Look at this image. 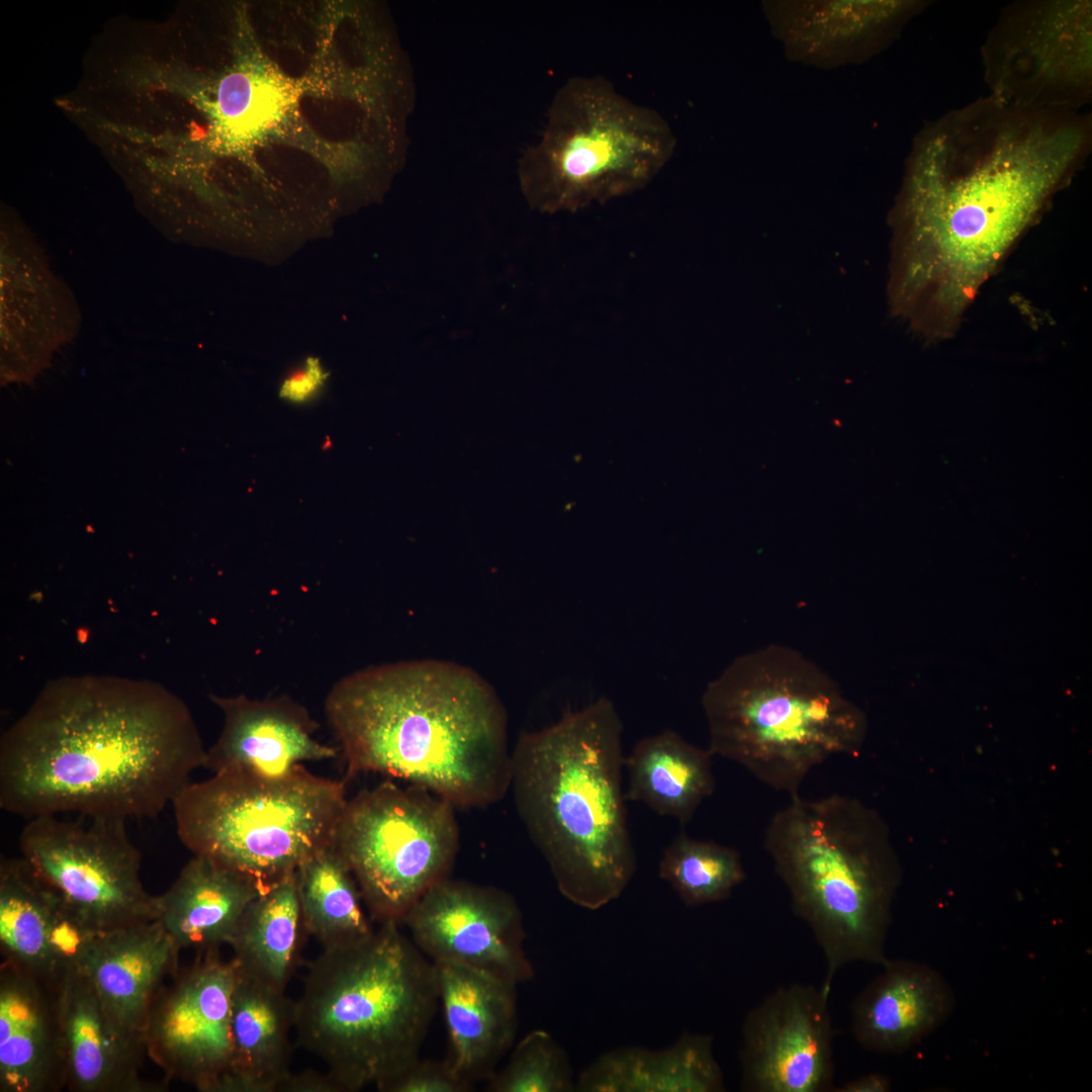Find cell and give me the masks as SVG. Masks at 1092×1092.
I'll list each match as a JSON object with an SVG mask.
<instances>
[{"instance_id": "1", "label": "cell", "mask_w": 1092, "mask_h": 1092, "mask_svg": "<svg viewBox=\"0 0 1092 1092\" xmlns=\"http://www.w3.org/2000/svg\"><path fill=\"white\" fill-rule=\"evenodd\" d=\"M1091 116L991 96L917 133L893 210L894 299L924 337H950L980 288L1091 149Z\"/></svg>"}, {"instance_id": "2", "label": "cell", "mask_w": 1092, "mask_h": 1092, "mask_svg": "<svg viewBox=\"0 0 1092 1092\" xmlns=\"http://www.w3.org/2000/svg\"><path fill=\"white\" fill-rule=\"evenodd\" d=\"M186 704L149 680L49 682L0 741V807L26 820L157 817L204 766Z\"/></svg>"}, {"instance_id": "3", "label": "cell", "mask_w": 1092, "mask_h": 1092, "mask_svg": "<svg viewBox=\"0 0 1092 1092\" xmlns=\"http://www.w3.org/2000/svg\"><path fill=\"white\" fill-rule=\"evenodd\" d=\"M325 713L345 781L378 772L454 807H485L511 788L506 710L467 666L437 659L370 665L333 686Z\"/></svg>"}, {"instance_id": "4", "label": "cell", "mask_w": 1092, "mask_h": 1092, "mask_svg": "<svg viewBox=\"0 0 1092 1092\" xmlns=\"http://www.w3.org/2000/svg\"><path fill=\"white\" fill-rule=\"evenodd\" d=\"M623 724L601 698L541 730L512 751L517 812L559 892L597 910L621 896L636 872L622 770Z\"/></svg>"}, {"instance_id": "5", "label": "cell", "mask_w": 1092, "mask_h": 1092, "mask_svg": "<svg viewBox=\"0 0 1092 1092\" xmlns=\"http://www.w3.org/2000/svg\"><path fill=\"white\" fill-rule=\"evenodd\" d=\"M385 922L364 941L324 949L295 1001L298 1044L340 1092L375 1087L420 1057L439 1003L435 965Z\"/></svg>"}, {"instance_id": "6", "label": "cell", "mask_w": 1092, "mask_h": 1092, "mask_svg": "<svg viewBox=\"0 0 1092 1092\" xmlns=\"http://www.w3.org/2000/svg\"><path fill=\"white\" fill-rule=\"evenodd\" d=\"M764 847L823 952L825 992L841 968L888 959L900 869L874 812L843 795L797 794L770 819Z\"/></svg>"}, {"instance_id": "7", "label": "cell", "mask_w": 1092, "mask_h": 1092, "mask_svg": "<svg viewBox=\"0 0 1092 1092\" xmlns=\"http://www.w3.org/2000/svg\"><path fill=\"white\" fill-rule=\"evenodd\" d=\"M702 706L711 753L790 797L814 767L855 754L867 731L863 712L835 680L781 645L735 658L709 682Z\"/></svg>"}, {"instance_id": "8", "label": "cell", "mask_w": 1092, "mask_h": 1092, "mask_svg": "<svg viewBox=\"0 0 1092 1092\" xmlns=\"http://www.w3.org/2000/svg\"><path fill=\"white\" fill-rule=\"evenodd\" d=\"M675 145L656 110L632 102L604 77H572L555 93L540 139L518 162L520 189L538 212H578L645 188Z\"/></svg>"}, {"instance_id": "9", "label": "cell", "mask_w": 1092, "mask_h": 1092, "mask_svg": "<svg viewBox=\"0 0 1092 1092\" xmlns=\"http://www.w3.org/2000/svg\"><path fill=\"white\" fill-rule=\"evenodd\" d=\"M345 783L303 765L283 776L216 772L174 799L176 831L192 854L267 888L333 844L348 802Z\"/></svg>"}, {"instance_id": "10", "label": "cell", "mask_w": 1092, "mask_h": 1092, "mask_svg": "<svg viewBox=\"0 0 1092 1092\" xmlns=\"http://www.w3.org/2000/svg\"><path fill=\"white\" fill-rule=\"evenodd\" d=\"M454 805L430 790L391 781L348 800L334 846L379 924H401L415 903L449 877L459 847Z\"/></svg>"}, {"instance_id": "11", "label": "cell", "mask_w": 1092, "mask_h": 1092, "mask_svg": "<svg viewBox=\"0 0 1092 1092\" xmlns=\"http://www.w3.org/2000/svg\"><path fill=\"white\" fill-rule=\"evenodd\" d=\"M123 820L78 815L28 819L21 857L90 929L103 933L156 919L141 880V852Z\"/></svg>"}, {"instance_id": "12", "label": "cell", "mask_w": 1092, "mask_h": 1092, "mask_svg": "<svg viewBox=\"0 0 1092 1092\" xmlns=\"http://www.w3.org/2000/svg\"><path fill=\"white\" fill-rule=\"evenodd\" d=\"M982 57L994 99L1024 109L1080 111L1092 95V2L1010 4L990 30Z\"/></svg>"}, {"instance_id": "13", "label": "cell", "mask_w": 1092, "mask_h": 1092, "mask_svg": "<svg viewBox=\"0 0 1092 1092\" xmlns=\"http://www.w3.org/2000/svg\"><path fill=\"white\" fill-rule=\"evenodd\" d=\"M238 976L218 949L198 951L157 994L145 1030L146 1055L168 1079L224 1092L231 1071L232 997Z\"/></svg>"}, {"instance_id": "14", "label": "cell", "mask_w": 1092, "mask_h": 1092, "mask_svg": "<svg viewBox=\"0 0 1092 1092\" xmlns=\"http://www.w3.org/2000/svg\"><path fill=\"white\" fill-rule=\"evenodd\" d=\"M401 925L433 963H453L519 985L534 976L521 910L508 892L449 877L431 887Z\"/></svg>"}, {"instance_id": "15", "label": "cell", "mask_w": 1092, "mask_h": 1092, "mask_svg": "<svg viewBox=\"0 0 1092 1092\" xmlns=\"http://www.w3.org/2000/svg\"><path fill=\"white\" fill-rule=\"evenodd\" d=\"M829 993L792 983L746 1014L739 1062L743 1092H829L834 1085Z\"/></svg>"}, {"instance_id": "16", "label": "cell", "mask_w": 1092, "mask_h": 1092, "mask_svg": "<svg viewBox=\"0 0 1092 1092\" xmlns=\"http://www.w3.org/2000/svg\"><path fill=\"white\" fill-rule=\"evenodd\" d=\"M926 5L918 0L762 2L786 57L826 70L860 64L881 53Z\"/></svg>"}, {"instance_id": "17", "label": "cell", "mask_w": 1092, "mask_h": 1092, "mask_svg": "<svg viewBox=\"0 0 1092 1092\" xmlns=\"http://www.w3.org/2000/svg\"><path fill=\"white\" fill-rule=\"evenodd\" d=\"M1 299L3 376L27 379L75 334L78 309L38 247L6 238L1 247Z\"/></svg>"}, {"instance_id": "18", "label": "cell", "mask_w": 1092, "mask_h": 1092, "mask_svg": "<svg viewBox=\"0 0 1092 1092\" xmlns=\"http://www.w3.org/2000/svg\"><path fill=\"white\" fill-rule=\"evenodd\" d=\"M20 858L0 861L2 960L56 987L79 970L95 936Z\"/></svg>"}, {"instance_id": "19", "label": "cell", "mask_w": 1092, "mask_h": 1092, "mask_svg": "<svg viewBox=\"0 0 1092 1092\" xmlns=\"http://www.w3.org/2000/svg\"><path fill=\"white\" fill-rule=\"evenodd\" d=\"M223 715L204 766L216 772L287 775L304 761L330 759L339 749L314 737L318 728L307 709L288 696L252 699L210 696Z\"/></svg>"}, {"instance_id": "20", "label": "cell", "mask_w": 1092, "mask_h": 1092, "mask_svg": "<svg viewBox=\"0 0 1092 1092\" xmlns=\"http://www.w3.org/2000/svg\"><path fill=\"white\" fill-rule=\"evenodd\" d=\"M66 1089L72 1092H152L140 1077L143 1039L110 1014L89 978L70 972L57 986Z\"/></svg>"}, {"instance_id": "21", "label": "cell", "mask_w": 1092, "mask_h": 1092, "mask_svg": "<svg viewBox=\"0 0 1092 1092\" xmlns=\"http://www.w3.org/2000/svg\"><path fill=\"white\" fill-rule=\"evenodd\" d=\"M881 966L851 1003V1033L869 1052L902 1054L948 1020L956 995L945 977L927 964L887 959Z\"/></svg>"}, {"instance_id": "22", "label": "cell", "mask_w": 1092, "mask_h": 1092, "mask_svg": "<svg viewBox=\"0 0 1092 1092\" xmlns=\"http://www.w3.org/2000/svg\"><path fill=\"white\" fill-rule=\"evenodd\" d=\"M434 965L448 1034L445 1060L468 1083L486 1082L515 1040L518 985L458 964Z\"/></svg>"}, {"instance_id": "23", "label": "cell", "mask_w": 1092, "mask_h": 1092, "mask_svg": "<svg viewBox=\"0 0 1092 1092\" xmlns=\"http://www.w3.org/2000/svg\"><path fill=\"white\" fill-rule=\"evenodd\" d=\"M63 1089L66 1071L56 987L1 962L0 1091Z\"/></svg>"}, {"instance_id": "24", "label": "cell", "mask_w": 1092, "mask_h": 1092, "mask_svg": "<svg viewBox=\"0 0 1092 1092\" xmlns=\"http://www.w3.org/2000/svg\"><path fill=\"white\" fill-rule=\"evenodd\" d=\"M180 950L155 919L97 934L79 970L112 1017L145 1042L153 1002L166 979L179 971Z\"/></svg>"}, {"instance_id": "25", "label": "cell", "mask_w": 1092, "mask_h": 1092, "mask_svg": "<svg viewBox=\"0 0 1092 1092\" xmlns=\"http://www.w3.org/2000/svg\"><path fill=\"white\" fill-rule=\"evenodd\" d=\"M265 889L253 878L193 854L171 887L156 896V920L181 949H218L230 945L245 911Z\"/></svg>"}, {"instance_id": "26", "label": "cell", "mask_w": 1092, "mask_h": 1092, "mask_svg": "<svg viewBox=\"0 0 1092 1092\" xmlns=\"http://www.w3.org/2000/svg\"><path fill=\"white\" fill-rule=\"evenodd\" d=\"M294 1023L295 1001L285 991L238 969L232 997L233 1055L224 1092H279L291 1074Z\"/></svg>"}, {"instance_id": "27", "label": "cell", "mask_w": 1092, "mask_h": 1092, "mask_svg": "<svg viewBox=\"0 0 1092 1092\" xmlns=\"http://www.w3.org/2000/svg\"><path fill=\"white\" fill-rule=\"evenodd\" d=\"M714 1038L684 1032L669 1046H623L600 1055L575 1080L578 1092H723Z\"/></svg>"}, {"instance_id": "28", "label": "cell", "mask_w": 1092, "mask_h": 1092, "mask_svg": "<svg viewBox=\"0 0 1092 1092\" xmlns=\"http://www.w3.org/2000/svg\"><path fill=\"white\" fill-rule=\"evenodd\" d=\"M713 754L672 730L638 741L625 757V799L639 802L685 825L715 790Z\"/></svg>"}, {"instance_id": "29", "label": "cell", "mask_w": 1092, "mask_h": 1092, "mask_svg": "<svg viewBox=\"0 0 1092 1092\" xmlns=\"http://www.w3.org/2000/svg\"><path fill=\"white\" fill-rule=\"evenodd\" d=\"M307 935L293 872L249 905L230 943L232 959L241 973L285 991L299 968Z\"/></svg>"}, {"instance_id": "30", "label": "cell", "mask_w": 1092, "mask_h": 1092, "mask_svg": "<svg viewBox=\"0 0 1092 1092\" xmlns=\"http://www.w3.org/2000/svg\"><path fill=\"white\" fill-rule=\"evenodd\" d=\"M295 881L306 931L324 949L358 944L376 929L358 884L334 844L301 862Z\"/></svg>"}, {"instance_id": "31", "label": "cell", "mask_w": 1092, "mask_h": 1092, "mask_svg": "<svg viewBox=\"0 0 1092 1092\" xmlns=\"http://www.w3.org/2000/svg\"><path fill=\"white\" fill-rule=\"evenodd\" d=\"M658 875L687 906L722 901L746 879L736 849L684 832L663 850Z\"/></svg>"}, {"instance_id": "32", "label": "cell", "mask_w": 1092, "mask_h": 1092, "mask_svg": "<svg viewBox=\"0 0 1092 1092\" xmlns=\"http://www.w3.org/2000/svg\"><path fill=\"white\" fill-rule=\"evenodd\" d=\"M489 1092H570L575 1080L565 1050L546 1030L535 1029L514 1048L508 1063L486 1081Z\"/></svg>"}, {"instance_id": "33", "label": "cell", "mask_w": 1092, "mask_h": 1092, "mask_svg": "<svg viewBox=\"0 0 1092 1092\" xmlns=\"http://www.w3.org/2000/svg\"><path fill=\"white\" fill-rule=\"evenodd\" d=\"M285 101L279 84L247 72H234L219 83L214 104L215 134L221 144L247 139L270 124Z\"/></svg>"}, {"instance_id": "34", "label": "cell", "mask_w": 1092, "mask_h": 1092, "mask_svg": "<svg viewBox=\"0 0 1092 1092\" xmlns=\"http://www.w3.org/2000/svg\"><path fill=\"white\" fill-rule=\"evenodd\" d=\"M376 1088L381 1092H469L474 1085L460 1078L446 1060L418 1057Z\"/></svg>"}, {"instance_id": "35", "label": "cell", "mask_w": 1092, "mask_h": 1092, "mask_svg": "<svg viewBox=\"0 0 1092 1092\" xmlns=\"http://www.w3.org/2000/svg\"><path fill=\"white\" fill-rule=\"evenodd\" d=\"M329 372L318 358L308 357L304 364L281 383L279 396L294 403L311 399L326 384Z\"/></svg>"}, {"instance_id": "36", "label": "cell", "mask_w": 1092, "mask_h": 1092, "mask_svg": "<svg viewBox=\"0 0 1092 1092\" xmlns=\"http://www.w3.org/2000/svg\"><path fill=\"white\" fill-rule=\"evenodd\" d=\"M279 1092H340V1089L328 1072L303 1071L291 1072Z\"/></svg>"}, {"instance_id": "37", "label": "cell", "mask_w": 1092, "mask_h": 1092, "mask_svg": "<svg viewBox=\"0 0 1092 1092\" xmlns=\"http://www.w3.org/2000/svg\"><path fill=\"white\" fill-rule=\"evenodd\" d=\"M892 1089V1083L888 1076L881 1073H868L847 1081L839 1087H834L835 1092H888Z\"/></svg>"}]
</instances>
